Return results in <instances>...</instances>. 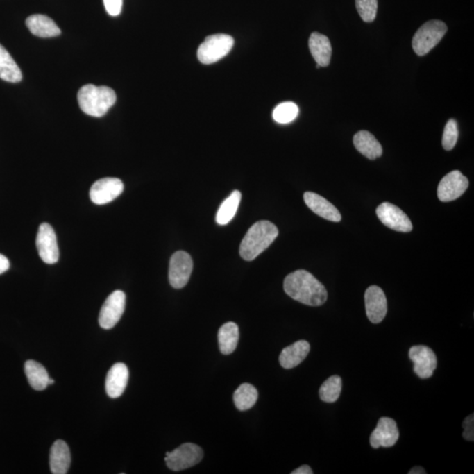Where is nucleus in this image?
<instances>
[{
  "instance_id": "28",
  "label": "nucleus",
  "mask_w": 474,
  "mask_h": 474,
  "mask_svg": "<svg viewBox=\"0 0 474 474\" xmlns=\"http://www.w3.org/2000/svg\"><path fill=\"white\" fill-rule=\"evenodd\" d=\"M342 379L338 375L331 376L321 384L319 390L321 400L324 403L337 402L342 392Z\"/></svg>"
},
{
  "instance_id": "20",
  "label": "nucleus",
  "mask_w": 474,
  "mask_h": 474,
  "mask_svg": "<svg viewBox=\"0 0 474 474\" xmlns=\"http://www.w3.org/2000/svg\"><path fill=\"white\" fill-rule=\"evenodd\" d=\"M71 456L68 444L62 440L56 441L51 447L49 465L51 473L54 474H66L71 466Z\"/></svg>"
},
{
  "instance_id": "9",
  "label": "nucleus",
  "mask_w": 474,
  "mask_h": 474,
  "mask_svg": "<svg viewBox=\"0 0 474 474\" xmlns=\"http://www.w3.org/2000/svg\"><path fill=\"white\" fill-rule=\"evenodd\" d=\"M376 213L380 221L391 230L403 233H409L413 230L409 217L396 205L384 202L377 208Z\"/></svg>"
},
{
  "instance_id": "14",
  "label": "nucleus",
  "mask_w": 474,
  "mask_h": 474,
  "mask_svg": "<svg viewBox=\"0 0 474 474\" xmlns=\"http://www.w3.org/2000/svg\"><path fill=\"white\" fill-rule=\"evenodd\" d=\"M399 437L400 432L396 421L389 417H381L376 429L371 434L370 444L374 449L380 447L390 448L396 446Z\"/></svg>"
},
{
  "instance_id": "11",
  "label": "nucleus",
  "mask_w": 474,
  "mask_h": 474,
  "mask_svg": "<svg viewBox=\"0 0 474 474\" xmlns=\"http://www.w3.org/2000/svg\"><path fill=\"white\" fill-rule=\"evenodd\" d=\"M469 181L459 171H453L444 176L437 188V196L441 201L457 200L468 188Z\"/></svg>"
},
{
  "instance_id": "5",
  "label": "nucleus",
  "mask_w": 474,
  "mask_h": 474,
  "mask_svg": "<svg viewBox=\"0 0 474 474\" xmlns=\"http://www.w3.org/2000/svg\"><path fill=\"white\" fill-rule=\"evenodd\" d=\"M234 39L228 35H214L205 38L198 49V60L204 65H212L230 52Z\"/></svg>"
},
{
  "instance_id": "21",
  "label": "nucleus",
  "mask_w": 474,
  "mask_h": 474,
  "mask_svg": "<svg viewBox=\"0 0 474 474\" xmlns=\"http://www.w3.org/2000/svg\"><path fill=\"white\" fill-rule=\"evenodd\" d=\"M353 144L357 151L370 160H375L383 153L382 146L370 132L362 130L354 135Z\"/></svg>"
},
{
  "instance_id": "18",
  "label": "nucleus",
  "mask_w": 474,
  "mask_h": 474,
  "mask_svg": "<svg viewBox=\"0 0 474 474\" xmlns=\"http://www.w3.org/2000/svg\"><path fill=\"white\" fill-rule=\"evenodd\" d=\"M308 46L317 65L321 67H327L330 64L332 48H331L330 39L326 35L314 32L310 35Z\"/></svg>"
},
{
  "instance_id": "34",
  "label": "nucleus",
  "mask_w": 474,
  "mask_h": 474,
  "mask_svg": "<svg viewBox=\"0 0 474 474\" xmlns=\"http://www.w3.org/2000/svg\"><path fill=\"white\" fill-rule=\"evenodd\" d=\"M10 268V262L4 255L0 254V274L6 273Z\"/></svg>"
},
{
  "instance_id": "25",
  "label": "nucleus",
  "mask_w": 474,
  "mask_h": 474,
  "mask_svg": "<svg viewBox=\"0 0 474 474\" xmlns=\"http://www.w3.org/2000/svg\"><path fill=\"white\" fill-rule=\"evenodd\" d=\"M0 78L11 83H18L22 79L21 69L1 44H0Z\"/></svg>"
},
{
  "instance_id": "26",
  "label": "nucleus",
  "mask_w": 474,
  "mask_h": 474,
  "mask_svg": "<svg viewBox=\"0 0 474 474\" xmlns=\"http://www.w3.org/2000/svg\"><path fill=\"white\" fill-rule=\"evenodd\" d=\"M242 194L239 191L235 190L222 202L217 214V222L219 225H226L232 221L237 214L238 207L241 202Z\"/></svg>"
},
{
  "instance_id": "8",
  "label": "nucleus",
  "mask_w": 474,
  "mask_h": 474,
  "mask_svg": "<svg viewBox=\"0 0 474 474\" xmlns=\"http://www.w3.org/2000/svg\"><path fill=\"white\" fill-rule=\"evenodd\" d=\"M194 262L190 255L180 251L172 255L169 267V280L171 286L176 289L187 286L190 280Z\"/></svg>"
},
{
  "instance_id": "10",
  "label": "nucleus",
  "mask_w": 474,
  "mask_h": 474,
  "mask_svg": "<svg viewBox=\"0 0 474 474\" xmlns=\"http://www.w3.org/2000/svg\"><path fill=\"white\" fill-rule=\"evenodd\" d=\"M40 257L44 263L54 264L59 260V248L54 230L49 223H42L36 237Z\"/></svg>"
},
{
  "instance_id": "27",
  "label": "nucleus",
  "mask_w": 474,
  "mask_h": 474,
  "mask_svg": "<svg viewBox=\"0 0 474 474\" xmlns=\"http://www.w3.org/2000/svg\"><path fill=\"white\" fill-rule=\"evenodd\" d=\"M258 399V392L253 384H242L234 393V403L237 409L245 411L251 409Z\"/></svg>"
},
{
  "instance_id": "31",
  "label": "nucleus",
  "mask_w": 474,
  "mask_h": 474,
  "mask_svg": "<svg viewBox=\"0 0 474 474\" xmlns=\"http://www.w3.org/2000/svg\"><path fill=\"white\" fill-rule=\"evenodd\" d=\"M459 138V129H457V124L455 120L450 119L447 122L446 128H444L442 145L446 151H452L457 142Z\"/></svg>"
},
{
  "instance_id": "24",
  "label": "nucleus",
  "mask_w": 474,
  "mask_h": 474,
  "mask_svg": "<svg viewBox=\"0 0 474 474\" xmlns=\"http://www.w3.org/2000/svg\"><path fill=\"white\" fill-rule=\"evenodd\" d=\"M25 373L33 389L37 391L47 389L49 377L47 371L42 364L34 360L26 361Z\"/></svg>"
},
{
  "instance_id": "1",
  "label": "nucleus",
  "mask_w": 474,
  "mask_h": 474,
  "mask_svg": "<svg viewBox=\"0 0 474 474\" xmlns=\"http://www.w3.org/2000/svg\"><path fill=\"white\" fill-rule=\"evenodd\" d=\"M284 290L291 299L311 307H319L326 303L328 291L313 274L298 270L287 275Z\"/></svg>"
},
{
  "instance_id": "12",
  "label": "nucleus",
  "mask_w": 474,
  "mask_h": 474,
  "mask_svg": "<svg viewBox=\"0 0 474 474\" xmlns=\"http://www.w3.org/2000/svg\"><path fill=\"white\" fill-rule=\"evenodd\" d=\"M409 359L414 363V372L420 379L425 380L432 377L437 369L436 354L425 346H416L410 348Z\"/></svg>"
},
{
  "instance_id": "36",
  "label": "nucleus",
  "mask_w": 474,
  "mask_h": 474,
  "mask_svg": "<svg viewBox=\"0 0 474 474\" xmlns=\"http://www.w3.org/2000/svg\"><path fill=\"white\" fill-rule=\"evenodd\" d=\"M409 474H425V470L421 466H414V468L411 469L409 472Z\"/></svg>"
},
{
  "instance_id": "33",
  "label": "nucleus",
  "mask_w": 474,
  "mask_h": 474,
  "mask_svg": "<svg viewBox=\"0 0 474 474\" xmlns=\"http://www.w3.org/2000/svg\"><path fill=\"white\" fill-rule=\"evenodd\" d=\"M124 0H104L105 10L111 16H118L121 12Z\"/></svg>"
},
{
  "instance_id": "15",
  "label": "nucleus",
  "mask_w": 474,
  "mask_h": 474,
  "mask_svg": "<svg viewBox=\"0 0 474 474\" xmlns=\"http://www.w3.org/2000/svg\"><path fill=\"white\" fill-rule=\"evenodd\" d=\"M364 305L368 319L374 324L380 323L387 313L386 295L380 287L371 286L364 293Z\"/></svg>"
},
{
  "instance_id": "2",
  "label": "nucleus",
  "mask_w": 474,
  "mask_h": 474,
  "mask_svg": "<svg viewBox=\"0 0 474 474\" xmlns=\"http://www.w3.org/2000/svg\"><path fill=\"white\" fill-rule=\"evenodd\" d=\"M278 230L268 221L256 222L244 235L240 245L241 257L246 261H253L263 253L278 237Z\"/></svg>"
},
{
  "instance_id": "37",
  "label": "nucleus",
  "mask_w": 474,
  "mask_h": 474,
  "mask_svg": "<svg viewBox=\"0 0 474 474\" xmlns=\"http://www.w3.org/2000/svg\"><path fill=\"white\" fill-rule=\"evenodd\" d=\"M54 383H55L54 380H52V379H51V378H49V384H54Z\"/></svg>"
},
{
  "instance_id": "6",
  "label": "nucleus",
  "mask_w": 474,
  "mask_h": 474,
  "mask_svg": "<svg viewBox=\"0 0 474 474\" xmlns=\"http://www.w3.org/2000/svg\"><path fill=\"white\" fill-rule=\"evenodd\" d=\"M203 450L197 444L185 443L167 452L164 459L169 468L178 472L196 466L203 459Z\"/></svg>"
},
{
  "instance_id": "13",
  "label": "nucleus",
  "mask_w": 474,
  "mask_h": 474,
  "mask_svg": "<svg viewBox=\"0 0 474 474\" xmlns=\"http://www.w3.org/2000/svg\"><path fill=\"white\" fill-rule=\"evenodd\" d=\"M124 190V185L116 178H105L96 181L90 190V198L96 205L110 203L120 196Z\"/></svg>"
},
{
  "instance_id": "19",
  "label": "nucleus",
  "mask_w": 474,
  "mask_h": 474,
  "mask_svg": "<svg viewBox=\"0 0 474 474\" xmlns=\"http://www.w3.org/2000/svg\"><path fill=\"white\" fill-rule=\"evenodd\" d=\"M310 351V344L305 340L291 344L281 351L280 356V366L285 369L296 367L304 361Z\"/></svg>"
},
{
  "instance_id": "23",
  "label": "nucleus",
  "mask_w": 474,
  "mask_h": 474,
  "mask_svg": "<svg viewBox=\"0 0 474 474\" xmlns=\"http://www.w3.org/2000/svg\"><path fill=\"white\" fill-rule=\"evenodd\" d=\"M239 341V328L235 323L222 325L218 332V343L221 353L224 355L233 353Z\"/></svg>"
},
{
  "instance_id": "29",
  "label": "nucleus",
  "mask_w": 474,
  "mask_h": 474,
  "mask_svg": "<svg viewBox=\"0 0 474 474\" xmlns=\"http://www.w3.org/2000/svg\"><path fill=\"white\" fill-rule=\"evenodd\" d=\"M299 114L298 105L293 102H284L275 108L273 117L280 124H287L295 120Z\"/></svg>"
},
{
  "instance_id": "30",
  "label": "nucleus",
  "mask_w": 474,
  "mask_h": 474,
  "mask_svg": "<svg viewBox=\"0 0 474 474\" xmlns=\"http://www.w3.org/2000/svg\"><path fill=\"white\" fill-rule=\"evenodd\" d=\"M357 12L364 22H373L378 12V0H356Z\"/></svg>"
},
{
  "instance_id": "3",
  "label": "nucleus",
  "mask_w": 474,
  "mask_h": 474,
  "mask_svg": "<svg viewBox=\"0 0 474 474\" xmlns=\"http://www.w3.org/2000/svg\"><path fill=\"white\" fill-rule=\"evenodd\" d=\"M78 104L85 114L102 117L115 104L116 94L108 86L86 85L81 88L78 94Z\"/></svg>"
},
{
  "instance_id": "32",
  "label": "nucleus",
  "mask_w": 474,
  "mask_h": 474,
  "mask_svg": "<svg viewBox=\"0 0 474 474\" xmlns=\"http://www.w3.org/2000/svg\"><path fill=\"white\" fill-rule=\"evenodd\" d=\"M463 437L467 441H474V416L471 414L463 422Z\"/></svg>"
},
{
  "instance_id": "22",
  "label": "nucleus",
  "mask_w": 474,
  "mask_h": 474,
  "mask_svg": "<svg viewBox=\"0 0 474 474\" xmlns=\"http://www.w3.org/2000/svg\"><path fill=\"white\" fill-rule=\"evenodd\" d=\"M26 26L33 35L42 38L55 37L61 35L60 28L48 16L35 15L29 16L26 21Z\"/></svg>"
},
{
  "instance_id": "16",
  "label": "nucleus",
  "mask_w": 474,
  "mask_h": 474,
  "mask_svg": "<svg viewBox=\"0 0 474 474\" xmlns=\"http://www.w3.org/2000/svg\"><path fill=\"white\" fill-rule=\"evenodd\" d=\"M304 201L314 214L328 221L339 222L342 220V215L337 208L319 194L312 192H305Z\"/></svg>"
},
{
  "instance_id": "35",
  "label": "nucleus",
  "mask_w": 474,
  "mask_h": 474,
  "mask_svg": "<svg viewBox=\"0 0 474 474\" xmlns=\"http://www.w3.org/2000/svg\"><path fill=\"white\" fill-rule=\"evenodd\" d=\"M291 474H312L313 471L311 469V467L307 465H303L299 467L298 469H295L293 471V472L291 473Z\"/></svg>"
},
{
  "instance_id": "7",
  "label": "nucleus",
  "mask_w": 474,
  "mask_h": 474,
  "mask_svg": "<svg viewBox=\"0 0 474 474\" xmlns=\"http://www.w3.org/2000/svg\"><path fill=\"white\" fill-rule=\"evenodd\" d=\"M125 306L126 295L124 291L117 290L109 295L99 313V323L102 329H112L121 320Z\"/></svg>"
},
{
  "instance_id": "4",
  "label": "nucleus",
  "mask_w": 474,
  "mask_h": 474,
  "mask_svg": "<svg viewBox=\"0 0 474 474\" xmlns=\"http://www.w3.org/2000/svg\"><path fill=\"white\" fill-rule=\"evenodd\" d=\"M447 32L446 23L441 21H430L421 26L414 34L412 47L417 56H425L435 48Z\"/></svg>"
},
{
  "instance_id": "17",
  "label": "nucleus",
  "mask_w": 474,
  "mask_h": 474,
  "mask_svg": "<svg viewBox=\"0 0 474 474\" xmlns=\"http://www.w3.org/2000/svg\"><path fill=\"white\" fill-rule=\"evenodd\" d=\"M129 372L125 364L117 363L108 371L105 380V391L112 399L120 397L127 387Z\"/></svg>"
}]
</instances>
